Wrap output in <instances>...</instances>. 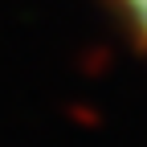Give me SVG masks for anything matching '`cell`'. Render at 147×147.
<instances>
[{
	"label": "cell",
	"mask_w": 147,
	"mask_h": 147,
	"mask_svg": "<svg viewBox=\"0 0 147 147\" xmlns=\"http://www.w3.org/2000/svg\"><path fill=\"white\" fill-rule=\"evenodd\" d=\"M119 8L131 25V33L139 37V45H147V0H119Z\"/></svg>",
	"instance_id": "obj_1"
}]
</instances>
